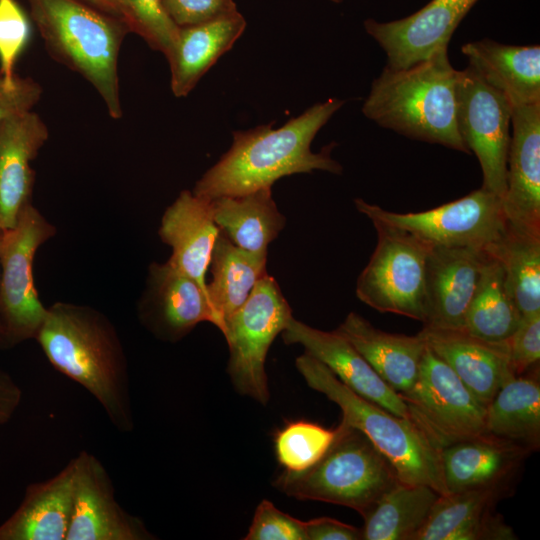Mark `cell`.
<instances>
[{"mask_svg":"<svg viewBox=\"0 0 540 540\" xmlns=\"http://www.w3.org/2000/svg\"><path fill=\"white\" fill-rule=\"evenodd\" d=\"M35 339L57 371L97 400L115 429L134 430L127 357L106 315L87 305L56 302Z\"/></svg>","mask_w":540,"mask_h":540,"instance_id":"6da1fadb","label":"cell"},{"mask_svg":"<svg viewBox=\"0 0 540 540\" xmlns=\"http://www.w3.org/2000/svg\"><path fill=\"white\" fill-rule=\"evenodd\" d=\"M344 101L329 98L274 129L272 123L233 132V142L220 160L196 182L192 192L213 200L272 187L278 179L315 170L340 174L342 166L330 148L319 153L311 143Z\"/></svg>","mask_w":540,"mask_h":540,"instance_id":"7a4b0ae2","label":"cell"},{"mask_svg":"<svg viewBox=\"0 0 540 540\" xmlns=\"http://www.w3.org/2000/svg\"><path fill=\"white\" fill-rule=\"evenodd\" d=\"M457 75L448 46L406 68L386 65L373 81L362 112L406 137L470 153L457 127Z\"/></svg>","mask_w":540,"mask_h":540,"instance_id":"3957f363","label":"cell"},{"mask_svg":"<svg viewBox=\"0 0 540 540\" xmlns=\"http://www.w3.org/2000/svg\"><path fill=\"white\" fill-rule=\"evenodd\" d=\"M48 53L98 92L113 119L122 116L118 57L129 33L118 19L84 0H27Z\"/></svg>","mask_w":540,"mask_h":540,"instance_id":"277c9868","label":"cell"},{"mask_svg":"<svg viewBox=\"0 0 540 540\" xmlns=\"http://www.w3.org/2000/svg\"><path fill=\"white\" fill-rule=\"evenodd\" d=\"M295 365L308 386L336 403L342 411V420L361 431L389 460L401 483L424 484L440 495L448 494L442 448L418 423L355 393L307 353L297 357Z\"/></svg>","mask_w":540,"mask_h":540,"instance_id":"5b68a950","label":"cell"},{"mask_svg":"<svg viewBox=\"0 0 540 540\" xmlns=\"http://www.w3.org/2000/svg\"><path fill=\"white\" fill-rule=\"evenodd\" d=\"M398 483L389 460L361 431L341 420L333 443L314 466L300 473L283 471L273 486L300 500L346 506L364 516Z\"/></svg>","mask_w":540,"mask_h":540,"instance_id":"8992f818","label":"cell"},{"mask_svg":"<svg viewBox=\"0 0 540 540\" xmlns=\"http://www.w3.org/2000/svg\"><path fill=\"white\" fill-rule=\"evenodd\" d=\"M377 244L356 283L359 300L381 313L426 321V263L430 246L408 232L372 220Z\"/></svg>","mask_w":540,"mask_h":540,"instance_id":"52a82bcc","label":"cell"},{"mask_svg":"<svg viewBox=\"0 0 540 540\" xmlns=\"http://www.w3.org/2000/svg\"><path fill=\"white\" fill-rule=\"evenodd\" d=\"M359 212L404 230L430 247H462L487 250L504 234L507 221L502 198L482 187L436 208L396 213L354 200Z\"/></svg>","mask_w":540,"mask_h":540,"instance_id":"ba28073f","label":"cell"},{"mask_svg":"<svg viewBox=\"0 0 540 540\" xmlns=\"http://www.w3.org/2000/svg\"><path fill=\"white\" fill-rule=\"evenodd\" d=\"M56 228L32 202L19 213L16 224L4 229L0 246V324L9 347L35 339L47 313L33 279L39 247Z\"/></svg>","mask_w":540,"mask_h":540,"instance_id":"9c48e42d","label":"cell"},{"mask_svg":"<svg viewBox=\"0 0 540 540\" xmlns=\"http://www.w3.org/2000/svg\"><path fill=\"white\" fill-rule=\"evenodd\" d=\"M291 317V308L278 283L267 274L226 320L222 334L229 347L227 370L238 393L263 405L269 401L266 356Z\"/></svg>","mask_w":540,"mask_h":540,"instance_id":"30bf717a","label":"cell"},{"mask_svg":"<svg viewBox=\"0 0 540 540\" xmlns=\"http://www.w3.org/2000/svg\"><path fill=\"white\" fill-rule=\"evenodd\" d=\"M400 395L411 419L441 448L488 433L486 407L427 346L413 386Z\"/></svg>","mask_w":540,"mask_h":540,"instance_id":"8fae6325","label":"cell"},{"mask_svg":"<svg viewBox=\"0 0 540 540\" xmlns=\"http://www.w3.org/2000/svg\"><path fill=\"white\" fill-rule=\"evenodd\" d=\"M457 127L480 164L482 188L503 199L511 139V103L468 66L457 75Z\"/></svg>","mask_w":540,"mask_h":540,"instance_id":"7c38bea8","label":"cell"},{"mask_svg":"<svg viewBox=\"0 0 540 540\" xmlns=\"http://www.w3.org/2000/svg\"><path fill=\"white\" fill-rule=\"evenodd\" d=\"M77 471L72 512L65 540H152L144 522L126 511L102 462L82 450L75 456Z\"/></svg>","mask_w":540,"mask_h":540,"instance_id":"4fadbf2b","label":"cell"},{"mask_svg":"<svg viewBox=\"0 0 540 540\" xmlns=\"http://www.w3.org/2000/svg\"><path fill=\"white\" fill-rule=\"evenodd\" d=\"M137 314L151 334L172 343L200 322L218 324L207 290L168 261L149 266Z\"/></svg>","mask_w":540,"mask_h":540,"instance_id":"5bb4252c","label":"cell"},{"mask_svg":"<svg viewBox=\"0 0 540 540\" xmlns=\"http://www.w3.org/2000/svg\"><path fill=\"white\" fill-rule=\"evenodd\" d=\"M511 106L503 212L511 227L540 236V102Z\"/></svg>","mask_w":540,"mask_h":540,"instance_id":"9a60e30c","label":"cell"},{"mask_svg":"<svg viewBox=\"0 0 540 540\" xmlns=\"http://www.w3.org/2000/svg\"><path fill=\"white\" fill-rule=\"evenodd\" d=\"M478 0H431L413 14L388 22L364 21L365 31L384 50L387 66L406 68L448 46L459 23Z\"/></svg>","mask_w":540,"mask_h":540,"instance_id":"2e32d148","label":"cell"},{"mask_svg":"<svg viewBox=\"0 0 540 540\" xmlns=\"http://www.w3.org/2000/svg\"><path fill=\"white\" fill-rule=\"evenodd\" d=\"M286 344H299L345 386L389 412L411 418L402 396L390 388L361 354L335 330L313 328L291 317L281 333Z\"/></svg>","mask_w":540,"mask_h":540,"instance_id":"e0dca14e","label":"cell"},{"mask_svg":"<svg viewBox=\"0 0 540 540\" xmlns=\"http://www.w3.org/2000/svg\"><path fill=\"white\" fill-rule=\"evenodd\" d=\"M425 344L442 359L486 407L502 385L515 377L508 341L493 342L464 329L424 327L419 332Z\"/></svg>","mask_w":540,"mask_h":540,"instance_id":"ac0fdd59","label":"cell"},{"mask_svg":"<svg viewBox=\"0 0 540 540\" xmlns=\"http://www.w3.org/2000/svg\"><path fill=\"white\" fill-rule=\"evenodd\" d=\"M485 251L462 247H430L426 263L424 327L464 329Z\"/></svg>","mask_w":540,"mask_h":540,"instance_id":"d6986e66","label":"cell"},{"mask_svg":"<svg viewBox=\"0 0 540 540\" xmlns=\"http://www.w3.org/2000/svg\"><path fill=\"white\" fill-rule=\"evenodd\" d=\"M49 137L41 117L32 110L0 122V227L12 228L20 211L31 203L35 171L31 162Z\"/></svg>","mask_w":540,"mask_h":540,"instance_id":"ffe728a7","label":"cell"},{"mask_svg":"<svg viewBox=\"0 0 540 540\" xmlns=\"http://www.w3.org/2000/svg\"><path fill=\"white\" fill-rule=\"evenodd\" d=\"M220 229L211 200L182 191L164 212L158 234L172 249L167 260L207 290L205 275Z\"/></svg>","mask_w":540,"mask_h":540,"instance_id":"44dd1931","label":"cell"},{"mask_svg":"<svg viewBox=\"0 0 540 540\" xmlns=\"http://www.w3.org/2000/svg\"><path fill=\"white\" fill-rule=\"evenodd\" d=\"M529 451L489 433L443 447L441 462L448 493L502 488Z\"/></svg>","mask_w":540,"mask_h":540,"instance_id":"7402d4cb","label":"cell"},{"mask_svg":"<svg viewBox=\"0 0 540 540\" xmlns=\"http://www.w3.org/2000/svg\"><path fill=\"white\" fill-rule=\"evenodd\" d=\"M76 471L73 457L53 477L28 485L17 510L0 525V540H65Z\"/></svg>","mask_w":540,"mask_h":540,"instance_id":"603a6c76","label":"cell"},{"mask_svg":"<svg viewBox=\"0 0 540 540\" xmlns=\"http://www.w3.org/2000/svg\"><path fill=\"white\" fill-rule=\"evenodd\" d=\"M245 28L246 20L238 10L180 27L177 40L166 56L172 93L176 97L187 96L212 65L232 48Z\"/></svg>","mask_w":540,"mask_h":540,"instance_id":"cb8c5ba5","label":"cell"},{"mask_svg":"<svg viewBox=\"0 0 540 540\" xmlns=\"http://www.w3.org/2000/svg\"><path fill=\"white\" fill-rule=\"evenodd\" d=\"M335 331L394 391L401 394L413 386L426 348L419 333L413 336L388 333L355 312H350Z\"/></svg>","mask_w":540,"mask_h":540,"instance_id":"d4e9b609","label":"cell"},{"mask_svg":"<svg viewBox=\"0 0 540 540\" xmlns=\"http://www.w3.org/2000/svg\"><path fill=\"white\" fill-rule=\"evenodd\" d=\"M498 488L440 495L414 540L515 539L513 530L491 514Z\"/></svg>","mask_w":540,"mask_h":540,"instance_id":"484cf974","label":"cell"},{"mask_svg":"<svg viewBox=\"0 0 540 540\" xmlns=\"http://www.w3.org/2000/svg\"><path fill=\"white\" fill-rule=\"evenodd\" d=\"M461 51L490 86L511 105L540 102V46H518L482 39L466 43Z\"/></svg>","mask_w":540,"mask_h":540,"instance_id":"4316f807","label":"cell"},{"mask_svg":"<svg viewBox=\"0 0 540 540\" xmlns=\"http://www.w3.org/2000/svg\"><path fill=\"white\" fill-rule=\"evenodd\" d=\"M214 221L236 246L249 252L267 254L268 245L286 225L271 187L245 194L211 200Z\"/></svg>","mask_w":540,"mask_h":540,"instance_id":"83f0119b","label":"cell"},{"mask_svg":"<svg viewBox=\"0 0 540 540\" xmlns=\"http://www.w3.org/2000/svg\"><path fill=\"white\" fill-rule=\"evenodd\" d=\"M267 254L236 246L220 231L211 257L212 279L206 284L210 305L223 333L226 320L249 297L257 282L267 275Z\"/></svg>","mask_w":540,"mask_h":540,"instance_id":"f1b7e54d","label":"cell"},{"mask_svg":"<svg viewBox=\"0 0 540 540\" xmlns=\"http://www.w3.org/2000/svg\"><path fill=\"white\" fill-rule=\"evenodd\" d=\"M521 319L499 261L485 251L477 285L464 320L469 334L493 342L508 341Z\"/></svg>","mask_w":540,"mask_h":540,"instance_id":"f546056e","label":"cell"},{"mask_svg":"<svg viewBox=\"0 0 540 540\" xmlns=\"http://www.w3.org/2000/svg\"><path fill=\"white\" fill-rule=\"evenodd\" d=\"M440 494L428 485L398 483L363 516L364 540H414Z\"/></svg>","mask_w":540,"mask_h":540,"instance_id":"4dcf8cb0","label":"cell"},{"mask_svg":"<svg viewBox=\"0 0 540 540\" xmlns=\"http://www.w3.org/2000/svg\"><path fill=\"white\" fill-rule=\"evenodd\" d=\"M489 434L537 449L540 443V385L535 377L515 376L486 406Z\"/></svg>","mask_w":540,"mask_h":540,"instance_id":"1f68e13d","label":"cell"},{"mask_svg":"<svg viewBox=\"0 0 540 540\" xmlns=\"http://www.w3.org/2000/svg\"><path fill=\"white\" fill-rule=\"evenodd\" d=\"M485 251L499 261L521 316L540 313V236L507 224L502 237Z\"/></svg>","mask_w":540,"mask_h":540,"instance_id":"d6a6232c","label":"cell"},{"mask_svg":"<svg viewBox=\"0 0 540 540\" xmlns=\"http://www.w3.org/2000/svg\"><path fill=\"white\" fill-rule=\"evenodd\" d=\"M337 435V427L297 420L288 422L274 436L276 459L284 471L300 473L314 466L327 452Z\"/></svg>","mask_w":540,"mask_h":540,"instance_id":"836d02e7","label":"cell"},{"mask_svg":"<svg viewBox=\"0 0 540 540\" xmlns=\"http://www.w3.org/2000/svg\"><path fill=\"white\" fill-rule=\"evenodd\" d=\"M124 24L129 32L166 57L175 44L180 27L167 12L162 0H119Z\"/></svg>","mask_w":540,"mask_h":540,"instance_id":"e575fe53","label":"cell"},{"mask_svg":"<svg viewBox=\"0 0 540 540\" xmlns=\"http://www.w3.org/2000/svg\"><path fill=\"white\" fill-rule=\"evenodd\" d=\"M30 24L16 0H0V75L16 78L15 64L30 39Z\"/></svg>","mask_w":540,"mask_h":540,"instance_id":"d590c367","label":"cell"},{"mask_svg":"<svg viewBox=\"0 0 540 540\" xmlns=\"http://www.w3.org/2000/svg\"><path fill=\"white\" fill-rule=\"evenodd\" d=\"M246 540H307L305 521L282 512L263 500L257 506Z\"/></svg>","mask_w":540,"mask_h":540,"instance_id":"8d00e7d4","label":"cell"},{"mask_svg":"<svg viewBox=\"0 0 540 540\" xmlns=\"http://www.w3.org/2000/svg\"><path fill=\"white\" fill-rule=\"evenodd\" d=\"M511 369L520 376L535 366L540 359V313L521 316L520 322L508 339Z\"/></svg>","mask_w":540,"mask_h":540,"instance_id":"74e56055","label":"cell"},{"mask_svg":"<svg viewBox=\"0 0 540 540\" xmlns=\"http://www.w3.org/2000/svg\"><path fill=\"white\" fill-rule=\"evenodd\" d=\"M179 27L195 25L237 10L234 0H162Z\"/></svg>","mask_w":540,"mask_h":540,"instance_id":"f35d334b","label":"cell"},{"mask_svg":"<svg viewBox=\"0 0 540 540\" xmlns=\"http://www.w3.org/2000/svg\"><path fill=\"white\" fill-rule=\"evenodd\" d=\"M42 87L30 77L16 76L8 82L0 75V122L10 116L32 110L39 102Z\"/></svg>","mask_w":540,"mask_h":540,"instance_id":"ab89813d","label":"cell"},{"mask_svg":"<svg viewBox=\"0 0 540 540\" xmlns=\"http://www.w3.org/2000/svg\"><path fill=\"white\" fill-rule=\"evenodd\" d=\"M307 540H361L362 529L329 517L305 521Z\"/></svg>","mask_w":540,"mask_h":540,"instance_id":"60d3db41","label":"cell"},{"mask_svg":"<svg viewBox=\"0 0 540 540\" xmlns=\"http://www.w3.org/2000/svg\"><path fill=\"white\" fill-rule=\"evenodd\" d=\"M22 390L13 378L0 368V425L6 424L18 409Z\"/></svg>","mask_w":540,"mask_h":540,"instance_id":"b9f144b4","label":"cell"},{"mask_svg":"<svg viewBox=\"0 0 540 540\" xmlns=\"http://www.w3.org/2000/svg\"><path fill=\"white\" fill-rule=\"evenodd\" d=\"M99 10L113 16L124 24V16L119 0H84ZM125 25V24H124Z\"/></svg>","mask_w":540,"mask_h":540,"instance_id":"7bdbcfd3","label":"cell"},{"mask_svg":"<svg viewBox=\"0 0 540 540\" xmlns=\"http://www.w3.org/2000/svg\"><path fill=\"white\" fill-rule=\"evenodd\" d=\"M3 231H4V229L0 227V246H1L2 236H3ZM0 348L1 349L10 348L9 345H8V342L6 340V337H5V334H4V331L2 329L1 324H0Z\"/></svg>","mask_w":540,"mask_h":540,"instance_id":"ee69618b","label":"cell"},{"mask_svg":"<svg viewBox=\"0 0 540 540\" xmlns=\"http://www.w3.org/2000/svg\"><path fill=\"white\" fill-rule=\"evenodd\" d=\"M331 2H334V3H341L343 0H329Z\"/></svg>","mask_w":540,"mask_h":540,"instance_id":"f6af8a7d","label":"cell"}]
</instances>
